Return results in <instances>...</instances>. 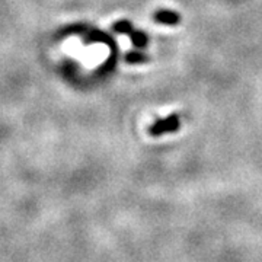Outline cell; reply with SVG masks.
<instances>
[{
    "label": "cell",
    "mask_w": 262,
    "mask_h": 262,
    "mask_svg": "<svg viewBox=\"0 0 262 262\" xmlns=\"http://www.w3.org/2000/svg\"><path fill=\"white\" fill-rule=\"evenodd\" d=\"M155 20H158L162 25L173 27V25H177L179 20H181V16H179L177 12H173V10L160 9L155 13Z\"/></svg>",
    "instance_id": "obj_2"
},
{
    "label": "cell",
    "mask_w": 262,
    "mask_h": 262,
    "mask_svg": "<svg viewBox=\"0 0 262 262\" xmlns=\"http://www.w3.org/2000/svg\"><path fill=\"white\" fill-rule=\"evenodd\" d=\"M179 125H181V120L177 114H172L163 120H158L155 121L149 128V134L153 137H159L163 134H168V133H175L179 130Z\"/></svg>",
    "instance_id": "obj_1"
},
{
    "label": "cell",
    "mask_w": 262,
    "mask_h": 262,
    "mask_svg": "<svg viewBox=\"0 0 262 262\" xmlns=\"http://www.w3.org/2000/svg\"><path fill=\"white\" fill-rule=\"evenodd\" d=\"M125 60L131 63V64H140V63H146L149 58L146 54H143V53H139V51H133V53H128L127 57H125Z\"/></svg>",
    "instance_id": "obj_4"
},
{
    "label": "cell",
    "mask_w": 262,
    "mask_h": 262,
    "mask_svg": "<svg viewBox=\"0 0 262 262\" xmlns=\"http://www.w3.org/2000/svg\"><path fill=\"white\" fill-rule=\"evenodd\" d=\"M113 29L115 32H120V34H130L133 31V25H131L130 20H118L114 24Z\"/></svg>",
    "instance_id": "obj_5"
},
{
    "label": "cell",
    "mask_w": 262,
    "mask_h": 262,
    "mask_svg": "<svg viewBox=\"0 0 262 262\" xmlns=\"http://www.w3.org/2000/svg\"><path fill=\"white\" fill-rule=\"evenodd\" d=\"M130 38L131 42L134 44V47L137 48H144L147 46V41H149L146 32H143V31H134V29L130 32Z\"/></svg>",
    "instance_id": "obj_3"
}]
</instances>
